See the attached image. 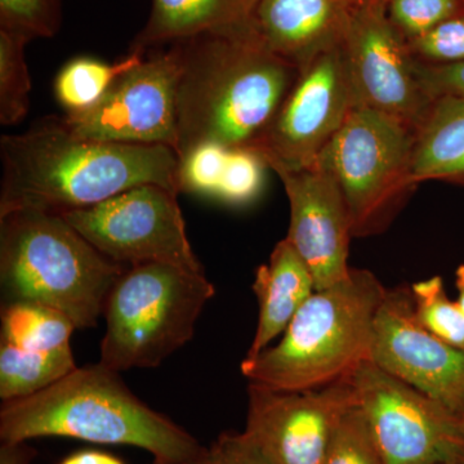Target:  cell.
<instances>
[{
	"label": "cell",
	"instance_id": "8",
	"mask_svg": "<svg viewBox=\"0 0 464 464\" xmlns=\"http://www.w3.org/2000/svg\"><path fill=\"white\" fill-rule=\"evenodd\" d=\"M177 197L161 186H137L61 216L105 257L125 267L166 264L204 273Z\"/></svg>",
	"mask_w": 464,
	"mask_h": 464
},
{
	"label": "cell",
	"instance_id": "13",
	"mask_svg": "<svg viewBox=\"0 0 464 464\" xmlns=\"http://www.w3.org/2000/svg\"><path fill=\"white\" fill-rule=\"evenodd\" d=\"M356 405L351 377L304 391L249 383L246 432L277 464H322L342 418Z\"/></svg>",
	"mask_w": 464,
	"mask_h": 464
},
{
	"label": "cell",
	"instance_id": "23",
	"mask_svg": "<svg viewBox=\"0 0 464 464\" xmlns=\"http://www.w3.org/2000/svg\"><path fill=\"white\" fill-rule=\"evenodd\" d=\"M146 54L130 51L115 63L79 57L70 61L58 72L54 94L66 114H79L96 106L108 93L119 76L139 65Z\"/></svg>",
	"mask_w": 464,
	"mask_h": 464
},
{
	"label": "cell",
	"instance_id": "33",
	"mask_svg": "<svg viewBox=\"0 0 464 464\" xmlns=\"http://www.w3.org/2000/svg\"><path fill=\"white\" fill-rule=\"evenodd\" d=\"M456 289L458 293L456 302L464 315V264L458 266L456 270Z\"/></svg>",
	"mask_w": 464,
	"mask_h": 464
},
{
	"label": "cell",
	"instance_id": "35",
	"mask_svg": "<svg viewBox=\"0 0 464 464\" xmlns=\"http://www.w3.org/2000/svg\"><path fill=\"white\" fill-rule=\"evenodd\" d=\"M458 424H459L460 430L464 432V415H458Z\"/></svg>",
	"mask_w": 464,
	"mask_h": 464
},
{
	"label": "cell",
	"instance_id": "20",
	"mask_svg": "<svg viewBox=\"0 0 464 464\" xmlns=\"http://www.w3.org/2000/svg\"><path fill=\"white\" fill-rule=\"evenodd\" d=\"M463 159L464 99L433 100L415 130V181H441Z\"/></svg>",
	"mask_w": 464,
	"mask_h": 464
},
{
	"label": "cell",
	"instance_id": "4",
	"mask_svg": "<svg viewBox=\"0 0 464 464\" xmlns=\"http://www.w3.org/2000/svg\"><path fill=\"white\" fill-rule=\"evenodd\" d=\"M386 293L372 271L351 267L343 280L311 295L275 346L244 357L241 373L277 391L320 389L351 377L371 360Z\"/></svg>",
	"mask_w": 464,
	"mask_h": 464
},
{
	"label": "cell",
	"instance_id": "32",
	"mask_svg": "<svg viewBox=\"0 0 464 464\" xmlns=\"http://www.w3.org/2000/svg\"><path fill=\"white\" fill-rule=\"evenodd\" d=\"M60 464H124L118 458L110 456V454L101 453V451H81V453L72 454L67 457Z\"/></svg>",
	"mask_w": 464,
	"mask_h": 464
},
{
	"label": "cell",
	"instance_id": "14",
	"mask_svg": "<svg viewBox=\"0 0 464 464\" xmlns=\"http://www.w3.org/2000/svg\"><path fill=\"white\" fill-rule=\"evenodd\" d=\"M371 362L457 415H464V348L423 328L411 288L387 289L375 317Z\"/></svg>",
	"mask_w": 464,
	"mask_h": 464
},
{
	"label": "cell",
	"instance_id": "28",
	"mask_svg": "<svg viewBox=\"0 0 464 464\" xmlns=\"http://www.w3.org/2000/svg\"><path fill=\"white\" fill-rule=\"evenodd\" d=\"M387 9L391 21L406 41H411L464 14V0H389Z\"/></svg>",
	"mask_w": 464,
	"mask_h": 464
},
{
	"label": "cell",
	"instance_id": "10",
	"mask_svg": "<svg viewBox=\"0 0 464 464\" xmlns=\"http://www.w3.org/2000/svg\"><path fill=\"white\" fill-rule=\"evenodd\" d=\"M351 380L384 464L464 463L457 414L371 360Z\"/></svg>",
	"mask_w": 464,
	"mask_h": 464
},
{
	"label": "cell",
	"instance_id": "34",
	"mask_svg": "<svg viewBox=\"0 0 464 464\" xmlns=\"http://www.w3.org/2000/svg\"><path fill=\"white\" fill-rule=\"evenodd\" d=\"M441 181L453 183V185L464 188V159L451 172H449Z\"/></svg>",
	"mask_w": 464,
	"mask_h": 464
},
{
	"label": "cell",
	"instance_id": "6",
	"mask_svg": "<svg viewBox=\"0 0 464 464\" xmlns=\"http://www.w3.org/2000/svg\"><path fill=\"white\" fill-rule=\"evenodd\" d=\"M215 295L204 273L166 264L125 268L106 302L99 362L118 373L160 365L191 341Z\"/></svg>",
	"mask_w": 464,
	"mask_h": 464
},
{
	"label": "cell",
	"instance_id": "36",
	"mask_svg": "<svg viewBox=\"0 0 464 464\" xmlns=\"http://www.w3.org/2000/svg\"><path fill=\"white\" fill-rule=\"evenodd\" d=\"M199 464H213L212 459H210L209 451H208V456L206 458H204L203 462H201Z\"/></svg>",
	"mask_w": 464,
	"mask_h": 464
},
{
	"label": "cell",
	"instance_id": "5",
	"mask_svg": "<svg viewBox=\"0 0 464 464\" xmlns=\"http://www.w3.org/2000/svg\"><path fill=\"white\" fill-rule=\"evenodd\" d=\"M125 266L84 239L61 215L14 210L0 216V283L8 302H34L93 328Z\"/></svg>",
	"mask_w": 464,
	"mask_h": 464
},
{
	"label": "cell",
	"instance_id": "18",
	"mask_svg": "<svg viewBox=\"0 0 464 464\" xmlns=\"http://www.w3.org/2000/svg\"><path fill=\"white\" fill-rule=\"evenodd\" d=\"M267 168L256 150L204 143L179 158V191L243 206L258 197Z\"/></svg>",
	"mask_w": 464,
	"mask_h": 464
},
{
	"label": "cell",
	"instance_id": "31",
	"mask_svg": "<svg viewBox=\"0 0 464 464\" xmlns=\"http://www.w3.org/2000/svg\"><path fill=\"white\" fill-rule=\"evenodd\" d=\"M209 456L213 464H277L246 431L222 433Z\"/></svg>",
	"mask_w": 464,
	"mask_h": 464
},
{
	"label": "cell",
	"instance_id": "27",
	"mask_svg": "<svg viewBox=\"0 0 464 464\" xmlns=\"http://www.w3.org/2000/svg\"><path fill=\"white\" fill-rule=\"evenodd\" d=\"M63 0H0V29L20 34L30 42L52 38L63 23Z\"/></svg>",
	"mask_w": 464,
	"mask_h": 464
},
{
	"label": "cell",
	"instance_id": "19",
	"mask_svg": "<svg viewBox=\"0 0 464 464\" xmlns=\"http://www.w3.org/2000/svg\"><path fill=\"white\" fill-rule=\"evenodd\" d=\"M258 0H152L148 23L130 51L148 54L167 43L246 23Z\"/></svg>",
	"mask_w": 464,
	"mask_h": 464
},
{
	"label": "cell",
	"instance_id": "2",
	"mask_svg": "<svg viewBox=\"0 0 464 464\" xmlns=\"http://www.w3.org/2000/svg\"><path fill=\"white\" fill-rule=\"evenodd\" d=\"M174 44L181 54L179 158L204 143L255 148L299 69L275 54L250 20Z\"/></svg>",
	"mask_w": 464,
	"mask_h": 464
},
{
	"label": "cell",
	"instance_id": "7",
	"mask_svg": "<svg viewBox=\"0 0 464 464\" xmlns=\"http://www.w3.org/2000/svg\"><path fill=\"white\" fill-rule=\"evenodd\" d=\"M415 130L377 110L355 108L324 149L316 166L331 173L350 217L353 239L391 227L420 183L413 161Z\"/></svg>",
	"mask_w": 464,
	"mask_h": 464
},
{
	"label": "cell",
	"instance_id": "1",
	"mask_svg": "<svg viewBox=\"0 0 464 464\" xmlns=\"http://www.w3.org/2000/svg\"><path fill=\"white\" fill-rule=\"evenodd\" d=\"M0 158V216L23 209L65 215L143 185L181 194L173 149L82 139L61 118L3 136Z\"/></svg>",
	"mask_w": 464,
	"mask_h": 464
},
{
	"label": "cell",
	"instance_id": "17",
	"mask_svg": "<svg viewBox=\"0 0 464 464\" xmlns=\"http://www.w3.org/2000/svg\"><path fill=\"white\" fill-rule=\"evenodd\" d=\"M253 292L258 302V324L246 357L258 355L283 335L316 292V283L306 262L285 237L275 246L270 262L259 266Z\"/></svg>",
	"mask_w": 464,
	"mask_h": 464
},
{
	"label": "cell",
	"instance_id": "9",
	"mask_svg": "<svg viewBox=\"0 0 464 464\" xmlns=\"http://www.w3.org/2000/svg\"><path fill=\"white\" fill-rule=\"evenodd\" d=\"M355 108V91L341 43L299 70L297 81L253 150L274 172L315 167Z\"/></svg>",
	"mask_w": 464,
	"mask_h": 464
},
{
	"label": "cell",
	"instance_id": "3",
	"mask_svg": "<svg viewBox=\"0 0 464 464\" xmlns=\"http://www.w3.org/2000/svg\"><path fill=\"white\" fill-rule=\"evenodd\" d=\"M51 436L143 449L157 464H199L209 451L152 411L125 386L118 372L101 362L76 368L29 398L3 402V444Z\"/></svg>",
	"mask_w": 464,
	"mask_h": 464
},
{
	"label": "cell",
	"instance_id": "29",
	"mask_svg": "<svg viewBox=\"0 0 464 464\" xmlns=\"http://www.w3.org/2000/svg\"><path fill=\"white\" fill-rule=\"evenodd\" d=\"M415 60L432 65H451L464 61V14L408 41Z\"/></svg>",
	"mask_w": 464,
	"mask_h": 464
},
{
	"label": "cell",
	"instance_id": "26",
	"mask_svg": "<svg viewBox=\"0 0 464 464\" xmlns=\"http://www.w3.org/2000/svg\"><path fill=\"white\" fill-rule=\"evenodd\" d=\"M322 464H384L360 405L342 418Z\"/></svg>",
	"mask_w": 464,
	"mask_h": 464
},
{
	"label": "cell",
	"instance_id": "24",
	"mask_svg": "<svg viewBox=\"0 0 464 464\" xmlns=\"http://www.w3.org/2000/svg\"><path fill=\"white\" fill-rule=\"evenodd\" d=\"M29 39L0 29V123H20L29 112L30 81L25 60Z\"/></svg>",
	"mask_w": 464,
	"mask_h": 464
},
{
	"label": "cell",
	"instance_id": "21",
	"mask_svg": "<svg viewBox=\"0 0 464 464\" xmlns=\"http://www.w3.org/2000/svg\"><path fill=\"white\" fill-rule=\"evenodd\" d=\"M78 368L72 347L52 353L25 351L0 344V398L3 402L25 399L53 386Z\"/></svg>",
	"mask_w": 464,
	"mask_h": 464
},
{
	"label": "cell",
	"instance_id": "16",
	"mask_svg": "<svg viewBox=\"0 0 464 464\" xmlns=\"http://www.w3.org/2000/svg\"><path fill=\"white\" fill-rule=\"evenodd\" d=\"M364 0H258L252 25L268 48L301 70L343 42Z\"/></svg>",
	"mask_w": 464,
	"mask_h": 464
},
{
	"label": "cell",
	"instance_id": "11",
	"mask_svg": "<svg viewBox=\"0 0 464 464\" xmlns=\"http://www.w3.org/2000/svg\"><path fill=\"white\" fill-rule=\"evenodd\" d=\"M181 54L176 44L143 58L116 79L93 108L61 118L82 139L121 145L179 148L177 92Z\"/></svg>",
	"mask_w": 464,
	"mask_h": 464
},
{
	"label": "cell",
	"instance_id": "12",
	"mask_svg": "<svg viewBox=\"0 0 464 464\" xmlns=\"http://www.w3.org/2000/svg\"><path fill=\"white\" fill-rule=\"evenodd\" d=\"M387 5L389 0H364L342 42L357 108L377 110L417 130L433 100L415 76V58Z\"/></svg>",
	"mask_w": 464,
	"mask_h": 464
},
{
	"label": "cell",
	"instance_id": "15",
	"mask_svg": "<svg viewBox=\"0 0 464 464\" xmlns=\"http://www.w3.org/2000/svg\"><path fill=\"white\" fill-rule=\"evenodd\" d=\"M290 206V241L310 267L316 290L328 288L350 273L351 232L346 203L337 182L315 166L302 170H276Z\"/></svg>",
	"mask_w": 464,
	"mask_h": 464
},
{
	"label": "cell",
	"instance_id": "30",
	"mask_svg": "<svg viewBox=\"0 0 464 464\" xmlns=\"http://www.w3.org/2000/svg\"><path fill=\"white\" fill-rule=\"evenodd\" d=\"M414 72L430 99H464V61L451 65H432L415 60Z\"/></svg>",
	"mask_w": 464,
	"mask_h": 464
},
{
	"label": "cell",
	"instance_id": "22",
	"mask_svg": "<svg viewBox=\"0 0 464 464\" xmlns=\"http://www.w3.org/2000/svg\"><path fill=\"white\" fill-rule=\"evenodd\" d=\"M74 331L69 317L44 304L18 301L2 308V342L21 350L52 353L70 347Z\"/></svg>",
	"mask_w": 464,
	"mask_h": 464
},
{
	"label": "cell",
	"instance_id": "37",
	"mask_svg": "<svg viewBox=\"0 0 464 464\" xmlns=\"http://www.w3.org/2000/svg\"><path fill=\"white\" fill-rule=\"evenodd\" d=\"M2 464H16V463H11V462H9L8 458H7V457H5V454H3Z\"/></svg>",
	"mask_w": 464,
	"mask_h": 464
},
{
	"label": "cell",
	"instance_id": "25",
	"mask_svg": "<svg viewBox=\"0 0 464 464\" xmlns=\"http://www.w3.org/2000/svg\"><path fill=\"white\" fill-rule=\"evenodd\" d=\"M414 313L423 328L451 346L464 348V315L449 298L444 279L432 276L411 286Z\"/></svg>",
	"mask_w": 464,
	"mask_h": 464
},
{
	"label": "cell",
	"instance_id": "38",
	"mask_svg": "<svg viewBox=\"0 0 464 464\" xmlns=\"http://www.w3.org/2000/svg\"><path fill=\"white\" fill-rule=\"evenodd\" d=\"M440 464H464V463H440Z\"/></svg>",
	"mask_w": 464,
	"mask_h": 464
}]
</instances>
